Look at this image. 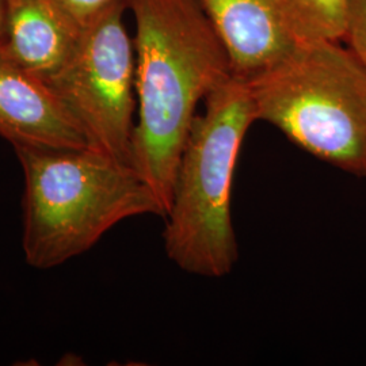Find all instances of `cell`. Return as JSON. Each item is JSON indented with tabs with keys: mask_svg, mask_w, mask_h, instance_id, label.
Returning a JSON list of instances; mask_svg holds the SVG:
<instances>
[{
	"mask_svg": "<svg viewBox=\"0 0 366 366\" xmlns=\"http://www.w3.org/2000/svg\"><path fill=\"white\" fill-rule=\"evenodd\" d=\"M128 9L136 24L137 99L131 166L166 216L197 106L232 68L198 0H128Z\"/></svg>",
	"mask_w": 366,
	"mask_h": 366,
	"instance_id": "obj_1",
	"label": "cell"
},
{
	"mask_svg": "<svg viewBox=\"0 0 366 366\" xmlns=\"http://www.w3.org/2000/svg\"><path fill=\"white\" fill-rule=\"evenodd\" d=\"M24 171L22 249L53 269L92 249L118 222L163 208L131 164L92 148L16 147Z\"/></svg>",
	"mask_w": 366,
	"mask_h": 366,
	"instance_id": "obj_2",
	"label": "cell"
},
{
	"mask_svg": "<svg viewBox=\"0 0 366 366\" xmlns=\"http://www.w3.org/2000/svg\"><path fill=\"white\" fill-rule=\"evenodd\" d=\"M179 159L163 232L171 262L190 274L222 278L237 261L231 201L236 162L257 121L246 79L228 75L205 97Z\"/></svg>",
	"mask_w": 366,
	"mask_h": 366,
	"instance_id": "obj_3",
	"label": "cell"
},
{
	"mask_svg": "<svg viewBox=\"0 0 366 366\" xmlns=\"http://www.w3.org/2000/svg\"><path fill=\"white\" fill-rule=\"evenodd\" d=\"M246 81L257 121L312 157L366 177V71L349 48L297 42Z\"/></svg>",
	"mask_w": 366,
	"mask_h": 366,
	"instance_id": "obj_4",
	"label": "cell"
},
{
	"mask_svg": "<svg viewBox=\"0 0 366 366\" xmlns=\"http://www.w3.org/2000/svg\"><path fill=\"white\" fill-rule=\"evenodd\" d=\"M128 0L92 18L69 60L45 83L83 133L89 148L131 164L136 112L134 42L124 24Z\"/></svg>",
	"mask_w": 366,
	"mask_h": 366,
	"instance_id": "obj_5",
	"label": "cell"
},
{
	"mask_svg": "<svg viewBox=\"0 0 366 366\" xmlns=\"http://www.w3.org/2000/svg\"><path fill=\"white\" fill-rule=\"evenodd\" d=\"M0 137L14 148H86L66 107L42 79L0 44Z\"/></svg>",
	"mask_w": 366,
	"mask_h": 366,
	"instance_id": "obj_6",
	"label": "cell"
},
{
	"mask_svg": "<svg viewBox=\"0 0 366 366\" xmlns=\"http://www.w3.org/2000/svg\"><path fill=\"white\" fill-rule=\"evenodd\" d=\"M228 53L232 74L247 79L273 64L297 42L278 0H198Z\"/></svg>",
	"mask_w": 366,
	"mask_h": 366,
	"instance_id": "obj_7",
	"label": "cell"
},
{
	"mask_svg": "<svg viewBox=\"0 0 366 366\" xmlns=\"http://www.w3.org/2000/svg\"><path fill=\"white\" fill-rule=\"evenodd\" d=\"M7 52L46 81L75 52L84 25L60 0H7Z\"/></svg>",
	"mask_w": 366,
	"mask_h": 366,
	"instance_id": "obj_8",
	"label": "cell"
},
{
	"mask_svg": "<svg viewBox=\"0 0 366 366\" xmlns=\"http://www.w3.org/2000/svg\"><path fill=\"white\" fill-rule=\"evenodd\" d=\"M278 6L296 42L343 41L347 0H278Z\"/></svg>",
	"mask_w": 366,
	"mask_h": 366,
	"instance_id": "obj_9",
	"label": "cell"
},
{
	"mask_svg": "<svg viewBox=\"0 0 366 366\" xmlns=\"http://www.w3.org/2000/svg\"><path fill=\"white\" fill-rule=\"evenodd\" d=\"M343 41L366 71V0H347Z\"/></svg>",
	"mask_w": 366,
	"mask_h": 366,
	"instance_id": "obj_10",
	"label": "cell"
},
{
	"mask_svg": "<svg viewBox=\"0 0 366 366\" xmlns=\"http://www.w3.org/2000/svg\"><path fill=\"white\" fill-rule=\"evenodd\" d=\"M80 24L86 25L114 0H60Z\"/></svg>",
	"mask_w": 366,
	"mask_h": 366,
	"instance_id": "obj_11",
	"label": "cell"
},
{
	"mask_svg": "<svg viewBox=\"0 0 366 366\" xmlns=\"http://www.w3.org/2000/svg\"><path fill=\"white\" fill-rule=\"evenodd\" d=\"M7 0H0V44L6 42L7 34Z\"/></svg>",
	"mask_w": 366,
	"mask_h": 366,
	"instance_id": "obj_12",
	"label": "cell"
}]
</instances>
